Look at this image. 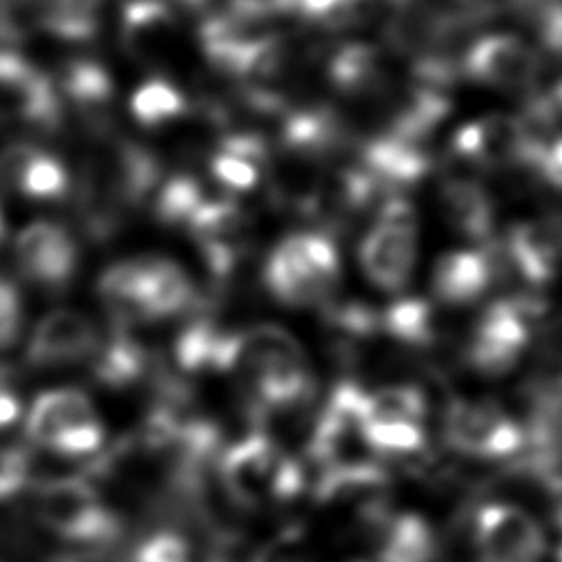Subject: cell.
Wrapping results in <instances>:
<instances>
[{
  "label": "cell",
  "mask_w": 562,
  "mask_h": 562,
  "mask_svg": "<svg viewBox=\"0 0 562 562\" xmlns=\"http://www.w3.org/2000/svg\"><path fill=\"white\" fill-rule=\"evenodd\" d=\"M224 371H235L268 411H285L312 391L307 358L299 340L277 325L235 331Z\"/></svg>",
  "instance_id": "6da1fadb"
},
{
  "label": "cell",
  "mask_w": 562,
  "mask_h": 562,
  "mask_svg": "<svg viewBox=\"0 0 562 562\" xmlns=\"http://www.w3.org/2000/svg\"><path fill=\"white\" fill-rule=\"evenodd\" d=\"M33 514L46 531L83 551H103L119 533V516L83 474L53 476L35 485Z\"/></svg>",
  "instance_id": "7a4b0ae2"
},
{
  "label": "cell",
  "mask_w": 562,
  "mask_h": 562,
  "mask_svg": "<svg viewBox=\"0 0 562 562\" xmlns=\"http://www.w3.org/2000/svg\"><path fill=\"white\" fill-rule=\"evenodd\" d=\"M340 279V259L327 233H292L283 237L263 266L270 294L290 307L318 305L331 296Z\"/></svg>",
  "instance_id": "3957f363"
},
{
  "label": "cell",
  "mask_w": 562,
  "mask_h": 562,
  "mask_svg": "<svg viewBox=\"0 0 562 562\" xmlns=\"http://www.w3.org/2000/svg\"><path fill=\"white\" fill-rule=\"evenodd\" d=\"M24 437L55 457L90 461L103 450L105 428L88 393L59 386L33 400L24 419Z\"/></svg>",
  "instance_id": "277c9868"
},
{
  "label": "cell",
  "mask_w": 562,
  "mask_h": 562,
  "mask_svg": "<svg viewBox=\"0 0 562 562\" xmlns=\"http://www.w3.org/2000/svg\"><path fill=\"white\" fill-rule=\"evenodd\" d=\"M217 472L226 494L244 509L288 501L303 487V472L266 435H248L220 457Z\"/></svg>",
  "instance_id": "5b68a950"
},
{
  "label": "cell",
  "mask_w": 562,
  "mask_h": 562,
  "mask_svg": "<svg viewBox=\"0 0 562 562\" xmlns=\"http://www.w3.org/2000/svg\"><path fill=\"white\" fill-rule=\"evenodd\" d=\"M358 259L367 279L386 292H397L411 279L417 259V217L402 195H386L373 228L362 237Z\"/></svg>",
  "instance_id": "8992f818"
},
{
  "label": "cell",
  "mask_w": 562,
  "mask_h": 562,
  "mask_svg": "<svg viewBox=\"0 0 562 562\" xmlns=\"http://www.w3.org/2000/svg\"><path fill=\"white\" fill-rule=\"evenodd\" d=\"M61 116L64 99L53 79L24 55L0 48V123L15 121L55 132Z\"/></svg>",
  "instance_id": "52a82bcc"
},
{
  "label": "cell",
  "mask_w": 562,
  "mask_h": 562,
  "mask_svg": "<svg viewBox=\"0 0 562 562\" xmlns=\"http://www.w3.org/2000/svg\"><path fill=\"white\" fill-rule=\"evenodd\" d=\"M443 432L454 450L483 461L507 459L525 446L522 428L490 400H452Z\"/></svg>",
  "instance_id": "ba28073f"
},
{
  "label": "cell",
  "mask_w": 562,
  "mask_h": 562,
  "mask_svg": "<svg viewBox=\"0 0 562 562\" xmlns=\"http://www.w3.org/2000/svg\"><path fill=\"white\" fill-rule=\"evenodd\" d=\"M540 310V303L525 296L503 299L487 305L474 325L468 347L472 367L487 375L509 371L529 342V323Z\"/></svg>",
  "instance_id": "9c48e42d"
},
{
  "label": "cell",
  "mask_w": 562,
  "mask_h": 562,
  "mask_svg": "<svg viewBox=\"0 0 562 562\" xmlns=\"http://www.w3.org/2000/svg\"><path fill=\"white\" fill-rule=\"evenodd\" d=\"M15 268L40 290L64 292L79 270V248L70 231L50 220L24 226L13 241Z\"/></svg>",
  "instance_id": "30bf717a"
},
{
  "label": "cell",
  "mask_w": 562,
  "mask_h": 562,
  "mask_svg": "<svg viewBox=\"0 0 562 562\" xmlns=\"http://www.w3.org/2000/svg\"><path fill=\"white\" fill-rule=\"evenodd\" d=\"M101 342L97 325L79 310L46 312L29 334L24 360L31 369H55L88 362Z\"/></svg>",
  "instance_id": "8fae6325"
},
{
  "label": "cell",
  "mask_w": 562,
  "mask_h": 562,
  "mask_svg": "<svg viewBox=\"0 0 562 562\" xmlns=\"http://www.w3.org/2000/svg\"><path fill=\"white\" fill-rule=\"evenodd\" d=\"M474 542L481 562H538L544 533L522 507L485 503L474 516Z\"/></svg>",
  "instance_id": "7c38bea8"
},
{
  "label": "cell",
  "mask_w": 562,
  "mask_h": 562,
  "mask_svg": "<svg viewBox=\"0 0 562 562\" xmlns=\"http://www.w3.org/2000/svg\"><path fill=\"white\" fill-rule=\"evenodd\" d=\"M316 498L329 509L362 520H382L389 501V476L369 461H340L321 476Z\"/></svg>",
  "instance_id": "4fadbf2b"
},
{
  "label": "cell",
  "mask_w": 562,
  "mask_h": 562,
  "mask_svg": "<svg viewBox=\"0 0 562 562\" xmlns=\"http://www.w3.org/2000/svg\"><path fill=\"white\" fill-rule=\"evenodd\" d=\"M461 72L494 88H529L540 75V57L516 35L492 33L470 44Z\"/></svg>",
  "instance_id": "5bb4252c"
},
{
  "label": "cell",
  "mask_w": 562,
  "mask_h": 562,
  "mask_svg": "<svg viewBox=\"0 0 562 562\" xmlns=\"http://www.w3.org/2000/svg\"><path fill=\"white\" fill-rule=\"evenodd\" d=\"M187 228L217 277L228 274L248 248L250 220L228 198L206 200Z\"/></svg>",
  "instance_id": "9a60e30c"
},
{
  "label": "cell",
  "mask_w": 562,
  "mask_h": 562,
  "mask_svg": "<svg viewBox=\"0 0 562 562\" xmlns=\"http://www.w3.org/2000/svg\"><path fill=\"white\" fill-rule=\"evenodd\" d=\"M57 90L70 103L88 134L108 138L114 123V81L92 57L68 59L57 77Z\"/></svg>",
  "instance_id": "2e32d148"
},
{
  "label": "cell",
  "mask_w": 562,
  "mask_h": 562,
  "mask_svg": "<svg viewBox=\"0 0 562 562\" xmlns=\"http://www.w3.org/2000/svg\"><path fill=\"white\" fill-rule=\"evenodd\" d=\"M0 187L31 200H61L70 176L55 154L18 140L0 151Z\"/></svg>",
  "instance_id": "e0dca14e"
},
{
  "label": "cell",
  "mask_w": 562,
  "mask_h": 562,
  "mask_svg": "<svg viewBox=\"0 0 562 562\" xmlns=\"http://www.w3.org/2000/svg\"><path fill=\"white\" fill-rule=\"evenodd\" d=\"M452 151L459 160L481 169L525 167V145L516 116L490 114L465 123L452 138Z\"/></svg>",
  "instance_id": "ac0fdd59"
},
{
  "label": "cell",
  "mask_w": 562,
  "mask_h": 562,
  "mask_svg": "<svg viewBox=\"0 0 562 562\" xmlns=\"http://www.w3.org/2000/svg\"><path fill=\"white\" fill-rule=\"evenodd\" d=\"M430 162L426 143L402 138L391 132L362 143L358 160V165L389 195L419 182L428 173Z\"/></svg>",
  "instance_id": "d6986e66"
},
{
  "label": "cell",
  "mask_w": 562,
  "mask_h": 562,
  "mask_svg": "<svg viewBox=\"0 0 562 562\" xmlns=\"http://www.w3.org/2000/svg\"><path fill=\"white\" fill-rule=\"evenodd\" d=\"M119 33L132 59L151 64L173 48L178 22L167 0H125Z\"/></svg>",
  "instance_id": "ffe728a7"
},
{
  "label": "cell",
  "mask_w": 562,
  "mask_h": 562,
  "mask_svg": "<svg viewBox=\"0 0 562 562\" xmlns=\"http://www.w3.org/2000/svg\"><path fill=\"white\" fill-rule=\"evenodd\" d=\"M507 266L531 285L553 279L560 257V226L553 220L522 222L512 226L505 244Z\"/></svg>",
  "instance_id": "44dd1931"
},
{
  "label": "cell",
  "mask_w": 562,
  "mask_h": 562,
  "mask_svg": "<svg viewBox=\"0 0 562 562\" xmlns=\"http://www.w3.org/2000/svg\"><path fill=\"white\" fill-rule=\"evenodd\" d=\"M496 250H452L437 259L432 270V290L448 305L476 301L492 283Z\"/></svg>",
  "instance_id": "7402d4cb"
},
{
  "label": "cell",
  "mask_w": 562,
  "mask_h": 562,
  "mask_svg": "<svg viewBox=\"0 0 562 562\" xmlns=\"http://www.w3.org/2000/svg\"><path fill=\"white\" fill-rule=\"evenodd\" d=\"M255 24L259 22L244 20L233 11L211 15L202 22L198 33L200 48L217 72L241 79L248 55L255 42L263 35L255 31Z\"/></svg>",
  "instance_id": "603a6c76"
},
{
  "label": "cell",
  "mask_w": 562,
  "mask_h": 562,
  "mask_svg": "<svg viewBox=\"0 0 562 562\" xmlns=\"http://www.w3.org/2000/svg\"><path fill=\"white\" fill-rule=\"evenodd\" d=\"M439 206L446 222L470 239H485L494 228L490 193L470 178H448L439 187Z\"/></svg>",
  "instance_id": "cb8c5ba5"
},
{
  "label": "cell",
  "mask_w": 562,
  "mask_h": 562,
  "mask_svg": "<svg viewBox=\"0 0 562 562\" xmlns=\"http://www.w3.org/2000/svg\"><path fill=\"white\" fill-rule=\"evenodd\" d=\"M193 301L189 274L171 259L147 257L140 285V321L167 318Z\"/></svg>",
  "instance_id": "d4e9b609"
},
{
  "label": "cell",
  "mask_w": 562,
  "mask_h": 562,
  "mask_svg": "<svg viewBox=\"0 0 562 562\" xmlns=\"http://www.w3.org/2000/svg\"><path fill=\"white\" fill-rule=\"evenodd\" d=\"M86 364L101 386L125 389L145 373L147 351L127 334L125 325H116L112 334L101 336L97 351Z\"/></svg>",
  "instance_id": "484cf974"
},
{
  "label": "cell",
  "mask_w": 562,
  "mask_h": 562,
  "mask_svg": "<svg viewBox=\"0 0 562 562\" xmlns=\"http://www.w3.org/2000/svg\"><path fill=\"white\" fill-rule=\"evenodd\" d=\"M327 75L336 90L351 97L375 94L386 81L380 50L364 42H349L340 46L327 64Z\"/></svg>",
  "instance_id": "4316f807"
},
{
  "label": "cell",
  "mask_w": 562,
  "mask_h": 562,
  "mask_svg": "<svg viewBox=\"0 0 562 562\" xmlns=\"http://www.w3.org/2000/svg\"><path fill=\"white\" fill-rule=\"evenodd\" d=\"M437 551L428 520L415 512H402L384 520L380 533V562H432Z\"/></svg>",
  "instance_id": "83f0119b"
},
{
  "label": "cell",
  "mask_w": 562,
  "mask_h": 562,
  "mask_svg": "<svg viewBox=\"0 0 562 562\" xmlns=\"http://www.w3.org/2000/svg\"><path fill=\"white\" fill-rule=\"evenodd\" d=\"M426 397L411 384H389L364 393L362 424L386 422V424H424Z\"/></svg>",
  "instance_id": "f1b7e54d"
},
{
  "label": "cell",
  "mask_w": 562,
  "mask_h": 562,
  "mask_svg": "<svg viewBox=\"0 0 562 562\" xmlns=\"http://www.w3.org/2000/svg\"><path fill=\"white\" fill-rule=\"evenodd\" d=\"M99 7L79 4L72 0H35L40 24L55 37L83 42L94 37L99 29Z\"/></svg>",
  "instance_id": "f546056e"
},
{
  "label": "cell",
  "mask_w": 562,
  "mask_h": 562,
  "mask_svg": "<svg viewBox=\"0 0 562 562\" xmlns=\"http://www.w3.org/2000/svg\"><path fill=\"white\" fill-rule=\"evenodd\" d=\"M132 116L145 127L165 125L187 110L184 94L167 79L151 77L136 88L130 101Z\"/></svg>",
  "instance_id": "4dcf8cb0"
},
{
  "label": "cell",
  "mask_w": 562,
  "mask_h": 562,
  "mask_svg": "<svg viewBox=\"0 0 562 562\" xmlns=\"http://www.w3.org/2000/svg\"><path fill=\"white\" fill-rule=\"evenodd\" d=\"M206 202L198 178L176 173L167 178L154 198V215L158 222L169 226H189L198 209Z\"/></svg>",
  "instance_id": "1f68e13d"
},
{
  "label": "cell",
  "mask_w": 562,
  "mask_h": 562,
  "mask_svg": "<svg viewBox=\"0 0 562 562\" xmlns=\"http://www.w3.org/2000/svg\"><path fill=\"white\" fill-rule=\"evenodd\" d=\"M362 443L386 457H406L424 448V424H386L364 422L360 428Z\"/></svg>",
  "instance_id": "d6a6232c"
},
{
  "label": "cell",
  "mask_w": 562,
  "mask_h": 562,
  "mask_svg": "<svg viewBox=\"0 0 562 562\" xmlns=\"http://www.w3.org/2000/svg\"><path fill=\"white\" fill-rule=\"evenodd\" d=\"M393 338L404 342H428L432 336L430 307L424 301L404 299L386 307L378 321Z\"/></svg>",
  "instance_id": "836d02e7"
},
{
  "label": "cell",
  "mask_w": 562,
  "mask_h": 562,
  "mask_svg": "<svg viewBox=\"0 0 562 562\" xmlns=\"http://www.w3.org/2000/svg\"><path fill=\"white\" fill-rule=\"evenodd\" d=\"M259 171L261 167L252 165L250 160L246 158H239L231 151H224V149H217L213 156H211V173L213 178L224 184L226 189L231 191H248L257 184L259 180Z\"/></svg>",
  "instance_id": "e575fe53"
},
{
  "label": "cell",
  "mask_w": 562,
  "mask_h": 562,
  "mask_svg": "<svg viewBox=\"0 0 562 562\" xmlns=\"http://www.w3.org/2000/svg\"><path fill=\"white\" fill-rule=\"evenodd\" d=\"M134 562H191V549L180 533L158 531L136 549Z\"/></svg>",
  "instance_id": "d590c367"
},
{
  "label": "cell",
  "mask_w": 562,
  "mask_h": 562,
  "mask_svg": "<svg viewBox=\"0 0 562 562\" xmlns=\"http://www.w3.org/2000/svg\"><path fill=\"white\" fill-rule=\"evenodd\" d=\"M24 305L18 285L0 274V349L15 342L22 331Z\"/></svg>",
  "instance_id": "8d00e7d4"
},
{
  "label": "cell",
  "mask_w": 562,
  "mask_h": 562,
  "mask_svg": "<svg viewBox=\"0 0 562 562\" xmlns=\"http://www.w3.org/2000/svg\"><path fill=\"white\" fill-rule=\"evenodd\" d=\"M299 13L310 22H321L329 26H342L353 22L345 0H296Z\"/></svg>",
  "instance_id": "74e56055"
},
{
  "label": "cell",
  "mask_w": 562,
  "mask_h": 562,
  "mask_svg": "<svg viewBox=\"0 0 562 562\" xmlns=\"http://www.w3.org/2000/svg\"><path fill=\"white\" fill-rule=\"evenodd\" d=\"M292 9H296V0H228V11L250 22H261Z\"/></svg>",
  "instance_id": "f35d334b"
},
{
  "label": "cell",
  "mask_w": 562,
  "mask_h": 562,
  "mask_svg": "<svg viewBox=\"0 0 562 562\" xmlns=\"http://www.w3.org/2000/svg\"><path fill=\"white\" fill-rule=\"evenodd\" d=\"M22 413H24V406L13 384V371L0 364V432L15 426Z\"/></svg>",
  "instance_id": "ab89813d"
},
{
  "label": "cell",
  "mask_w": 562,
  "mask_h": 562,
  "mask_svg": "<svg viewBox=\"0 0 562 562\" xmlns=\"http://www.w3.org/2000/svg\"><path fill=\"white\" fill-rule=\"evenodd\" d=\"M531 29L536 31V35L547 53L562 57V2H558Z\"/></svg>",
  "instance_id": "60d3db41"
},
{
  "label": "cell",
  "mask_w": 562,
  "mask_h": 562,
  "mask_svg": "<svg viewBox=\"0 0 562 562\" xmlns=\"http://www.w3.org/2000/svg\"><path fill=\"white\" fill-rule=\"evenodd\" d=\"M544 182H549L555 189H562V136H558L540 156V160L533 167Z\"/></svg>",
  "instance_id": "b9f144b4"
},
{
  "label": "cell",
  "mask_w": 562,
  "mask_h": 562,
  "mask_svg": "<svg viewBox=\"0 0 562 562\" xmlns=\"http://www.w3.org/2000/svg\"><path fill=\"white\" fill-rule=\"evenodd\" d=\"M558 2L562 0H505L509 11L529 26H533L542 15H547Z\"/></svg>",
  "instance_id": "7bdbcfd3"
},
{
  "label": "cell",
  "mask_w": 562,
  "mask_h": 562,
  "mask_svg": "<svg viewBox=\"0 0 562 562\" xmlns=\"http://www.w3.org/2000/svg\"><path fill=\"white\" fill-rule=\"evenodd\" d=\"M250 562H305V558L288 540H283L266 544L250 558Z\"/></svg>",
  "instance_id": "ee69618b"
},
{
  "label": "cell",
  "mask_w": 562,
  "mask_h": 562,
  "mask_svg": "<svg viewBox=\"0 0 562 562\" xmlns=\"http://www.w3.org/2000/svg\"><path fill=\"white\" fill-rule=\"evenodd\" d=\"M33 4H35V0H0V15L29 13V9Z\"/></svg>",
  "instance_id": "f6af8a7d"
},
{
  "label": "cell",
  "mask_w": 562,
  "mask_h": 562,
  "mask_svg": "<svg viewBox=\"0 0 562 562\" xmlns=\"http://www.w3.org/2000/svg\"><path fill=\"white\" fill-rule=\"evenodd\" d=\"M547 347L553 351V353H560L562 356V318L551 327L549 336H547Z\"/></svg>",
  "instance_id": "bcb514c9"
},
{
  "label": "cell",
  "mask_w": 562,
  "mask_h": 562,
  "mask_svg": "<svg viewBox=\"0 0 562 562\" xmlns=\"http://www.w3.org/2000/svg\"><path fill=\"white\" fill-rule=\"evenodd\" d=\"M176 4H180V7H184V9H189V11H200V9H204L211 0H173Z\"/></svg>",
  "instance_id": "7dc6e473"
},
{
  "label": "cell",
  "mask_w": 562,
  "mask_h": 562,
  "mask_svg": "<svg viewBox=\"0 0 562 562\" xmlns=\"http://www.w3.org/2000/svg\"><path fill=\"white\" fill-rule=\"evenodd\" d=\"M371 0H345V4H347V9H349V13L353 15V20L358 18V13L369 4Z\"/></svg>",
  "instance_id": "c3c4849f"
},
{
  "label": "cell",
  "mask_w": 562,
  "mask_h": 562,
  "mask_svg": "<svg viewBox=\"0 0 562 562\" xmlns=\"http://www.w3.org/2000/svg\"><path fill=\"white\" fill-rule=\"evenodd\" d=\"M553 94V99H555V103H558V108L562 110V81L555 86V90L551 92Z\"/></svg>",
  "instance_id": "681fc988"
},
{
  "label": "cell",
  "mask_w": 562,
  "mask_h": 562,
  "mask_svg": "<svg viewBox=\"0 0 562 562\" xmlns=\"http://www.w3.org/2000/svg\"><path fill=\"white\" fill-rule=\"evenodd\" d=\"M72 2H79V4H88V7H99L101 0H72Z\"/></svg>",
  "instance_id": "f907efd6"
},
{
  "label": "cell",
  "mask_w": 562,
  "mask_h": 562,
  "mask_svg": "<svg viewBox=\"0 0 562 562\" xmlns=\"http://www.w3.org/2000/svg\"><path fill=\"white\" fill-rule=\"evenodd\" d=\"M4 237V217H2V211H0V241Z\"/></svg>",
  "instance_id": "816d5d0a"
},
{
  "label": "cell",
  "mask_w": 562,
  "mask_h": 562,
  "mask_svg": "<svg viewBox=\"0 0 562 562\" xmlns=\"http://www.w3.org/2000/svg\"><path fill=\"white\" fill-rule=\"evenodd\" d=\"M558 562H562V544H560V549H558Z\"/></svg>",
  "instance_id": "f5cc1de1"
}]
</instances>
